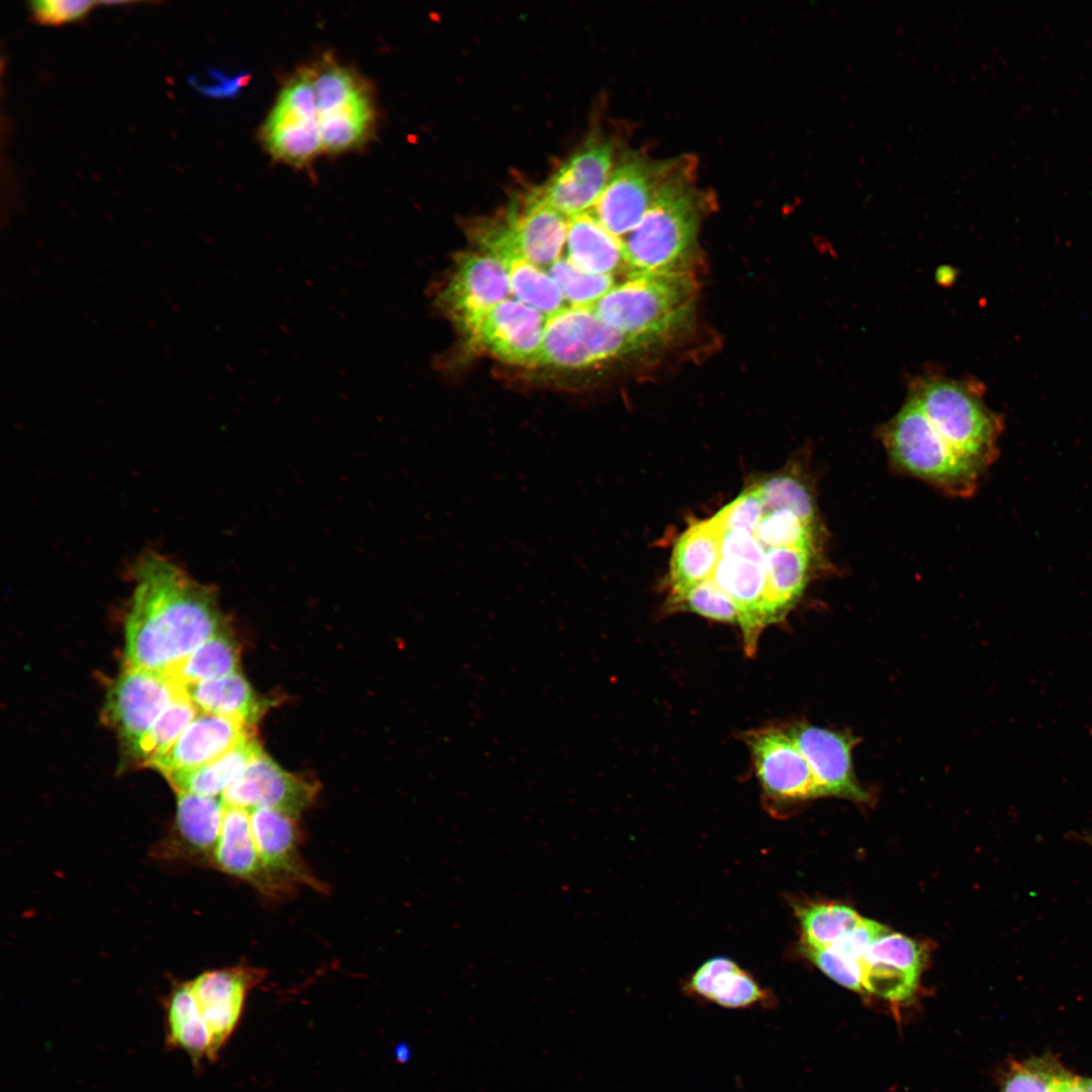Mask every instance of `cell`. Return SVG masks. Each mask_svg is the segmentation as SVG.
Masks as SVG:
<instances>
[{
	"label": "cell",
	"mask_w": 1092,
	"mask_h": 1092,
	"mask_svg": "<svg viewBox=\"0 0 1092 1092\" xmlns=\"http://www.w3.org/2000/svg\"><path fill=\"white\" fill-rule=\"evenodd\" d=\"M125 620V667L167 673L224 629L216 590L170 558L148 551L133 565Z\"/></svg>",
	"instance_id": "1"
},
{
	"label": "cell",
	"mask_w": 1092,
	"mask_h": 1092,
	"mask_svg": "<svg viewBox=\"0 0 1092 1092\" xmlns=\"http://www.w3.org/2000/svg\"><path fill=\"white\" fill-rule=\"evenodd\" d=\"M696 162L679 157L645 214L623 241L631 272L686 270L708 194L696 184Z\"/></svg>",
	"instance_id": "2"
},
{
	"label": "cell",
	"mask_w": 1092,
	"mask_h": 1092,
	"mask_svg": "<svg viewBox=\"0 0 1092 1092\" xmlns=\"http://www.w3.org/2000/svg\"><path fill=\"white\" fill-rule=\"evenodd\" d=\"M984 392L977 380L926 374L911 381L907 397L957 454L985 474L1000 454L1004 420L986 404Z\"/></svg>",
	"instance_id": "3"
},
{
	"label": "cell",
	"mask_w": 1092,
	"mask_h": 1092,
	"mask_svg": "<svg viewBox=\"0 0 1092 1092\" xmlns=\"http://www.w3.org/2000/svg\"><path fill=\"white\" fill-rule=\"evenodd\" d=\"M694 300L687 270L630 272L590 307L612 329L653 346L688 324Z\"/></svg>",
	"instance_id": "4"
},
{
	"label": "cell",
	"mask_w": 1092,
	"mask_h": 1092,
	"mask_svg": "<svg viewBox=\"0 0 1092 1092\" xmlns=\"http://www.w3.org/2000/svg\"><path fill=\"white\" fill-rule=\"evenodd\" d=\"M879 436L892 466L938 491L970 497L984 473L957 454L908 397Z\"/></svg>",
	"instance_id": "5"
},
{
	"label": "cell",
	"mask_w": 1092,
	"mask_h": 1092,
	"mask_svg": "<svg viewBox=\"0 0 1092 1092\" xmlns=\"http://www.w3.org/2000/svg\"><path fill=\"white\" fill-rule=\"evenodd\" d=\"M320 118L324 154L362 148L376 126L372 90L364 78L332 55L309 65Z\"/></svg>",
	"instance_id": "6"
},
{
	"label": "cell",
	"mask_w": 1092,
	"mask_h": 1092,
	"mask_svg": "<svg viewBox=\"0 0 1092 1092\" xmlns=\"http://www.w3.org/2000/svg\"><path fill=\"white\" fill-rule=\"evenodd\" d=\"M649 347L606 325L590 306H566L547 317L536 365L585 368Z\"/></svg>",
	"instance_id": "7"
},
{
	"label": "cell",
	"mask_w": 1092,
	"mask_h": 1092,
	"mask_svg": "<svg viewBox=\"0 0 1092 1092\" xmlns=\"http://www.w3.org/2000/svg\"><path fill=\"white\" fill-rule=\"evenodd\" d=\"M261 139L277 161L304 167L324 154L315 93L309 67L283 85L268 114Z\"/></svg>",
	"instance_id": "8"
},
{
	"label": "cell",
	"mask_w": 1092,
	"mask_h": 1092,
	"mask_svg": "<svg viewBox=\"0 0 1092 1092\" xmlns=\"http://www.w3.org/2000/svg\"><path fill=\"white\" fill-rule=\"evenodd\" d=\"M183 693L166 673L125 667L107 691L103 720L116 732L127 753L135 757L144 735Z\"/></svg>",
	"instance_id": "9"
},
{
	"label": "cell",
	"mask_w": 1092,
	"mask_h": 1092,
	"mask_svg": "<svg viewBox=\"0 0 1092 1092\" xmlns=\"http://www.w3.org/2000/svg\"><path fill=\"white\" fill-rule=\"evenodd\" d=\"M511 292L508 269L482 253H461L439 303L454 324L475 342L486 315Z\"/></svg>",
	"instance_id": "10"
},
{
	"label": "cell",
	"mask_w": 1092,
	"mask_h": 1092,
	"mask_svg": "<svg viewBox=\"0 0 1092 1092\" xmlns=\"http://www.w3.org/2000/svg\"><path fill=\"white\" fill-rule=\"evenodd\" d=\"M678 158L658 161L639 152L624 153L590 211L612 234L627 236L645 214Z\"/></svg>",
	"instance_id": "11"
},
{
	"label": "cell",
	"mask_w": 1092,
	"mask_h": 1092,
	"mask_svg": "<svg viewBox=\"0 0 1092 1092\" xmlns=\"http://www.w3.org/2000/svg\"><path fill=\"white\" fill-rule=\"evenodd\" d=\"M615 150L613 139L592 134L538 188L542 200L568 218L589 211L614 170Z\"/></svg>",
	"instance_id": "12"
},
{
	"label": "cell",
	"mask_w": 1092,
	"mask_h": 1092,
	"mask_svg": "<svg viewBox=\"0 0 1092 1092\" xmlns=\"http://www.w3.org/2000/svg\"><path fill=\"white\" fill-rule=\"evenodd\" d=\"M746 743L768 797L777 801L820 797L813 772L788 732L777 728L753 730L746 735Z\"/></svg>",
	"instance_id": "13"
},
{
	"label": "cell",
	"mask_w": 1092,
	"mask_h": 1092,
	"mask_svg": "<svg viewBox=\"0 0 1092 1092\" xmlns=\"http://www.w3.org/2000/svg\"><path fill=\"white\" fill-rule=\"evenodd\" d=\"M806 758L819 790V796L842 797L864 802L868 793L857 783L852 766L853 735L797 723L788 730Z\"/></svg>",
	"instance_id": "14"
},
{
	"label": "cell",
	"mask_w": 1092,
	"mask_h": 1092,
	"mask_svg": "<svg viewBox=\"0 0 1092 1092\" xmlns=\"http://www.w3.org/2000/svg\"><path fill=\"white\" fill-rule=\"evenodd\" d=\"M315 786L295 777L261 751L221 795L226 806L270 808L295 819L314 800Z\"/></svg>",
	"instance_id": "15"
},
{
	"label": "cell",
	"mask_w": 1092,
	"mask_h": 1092,
	"mask_svg": "<svg viewBox=\"0 0 1092 1092\" xmlns=\"http://www.w3.org/2000/svg\"><path fill=\"white\" fill-rule=\"evenodd\" d=\"M503 212L521 258L540 268L559 259L569 219L545 203L538 188L516 194Z\"/></svg>",
	"instance_id": "16"
},
{
	"label": "cell",
	"mask_w": 1092,
	"mask_h": 1092,
	"mask_svg": "<svg viewBox=\"0 0 1092 1092\" xmlns=\"http://www.w3.org/2000/svg\"><path fill=\"white\" fill-rule=\"evenodd\" d=\"M261 980L259 970L234 967L204 972L189 982L216 1060L240 1022L249 991Z\"/></svg>",
	"instance_id": "17"
},
{
	"label": "cell",
	"mask_w": 1092,
	"mask_h": 1092,
	"mask_svg": "<svg viewBox=\"0 0 1092 1092\" xmlns=\"http://www.w3.org/2000/svg\"><path fill=\"white\" fill-rule=\"evenodd\" d=\"M547 316L518 299H505L482 322L475 343L502 361L536 365Z\"/></svg>",
	"instance_id": "18"
},
{
	"label": "cell",
	"mask_w": 1092,
	"mask_h": 1092,
	"mask_svg": "<svg viewBox=\"0 0 1092 1092\" xmlns=\"http://www.w3.org/2000/svg\"><path fill=\"white\" fill-rule=\"evenodd\" d=\"M250 726L234 718L200 712L173 746L151 767L168 779L205 765L251 735Z\"/></svg>",
	"instance_id": "19"
},
{
	"label": "cell",
	"mask_w": 1092,
	"mask_h": 1092,
	"mask_svg": "<svg viewBox=\"0 0 1092 1092\" xmlns=\"http://www.w3.org/2000/svg\"><path fill=\"white\" fill-rule=\"evenodd\" d=\"M250 820L262 863L283 893L294 884L313 886L315 880L299 856L296 819L275 809L256 808L250 811Z\"/></svg>",
	"instance_id": "20"
},
{
	"label": "cell",
	"mask_w": 1092,
	"mask_h": 1092,
	"mask_svg": "<svg viewBox=\"0 0 1092 1092\" xmlns=\"http://www.w3.org/2000/svg\"><path fill=\"white\" fill-rule=\"evenodd\" d=\"M711 579L735 604L745 651L753 654L761 631L770 624L764 563L720 557Z\"/></svg>",
	"instance_id": "21"
},
{
	"label": "cell",
	"mask_w": 1092,
	"mask_h": 1092,
	"mask_svg": "<svg viewBox=\"0 0 1092 1092\" xmlns=\"http://www.w3.org/2000/svg\"><path fill=\"white\" fill-rule=\"evenodd\" d=\"M766 599L770 624L783 621L801 599L813 574L827 567L824 551L775 547L765 551Z\"/></svg>",
	"instance_id": "22"
},
{
	"label": "cell",
	"mask_w": 1092,
	"mask_h": 1092,
	"mask_svg": "<svg viewBox=\"0 0 1092 1092\" xmlns=\"http://www.w3.org/2000/svg\"><path fill=\"white\" fill-rule=\"evenodd\" d=\"M212 859L219 870L250 882L264 894L276 896L283 893L262 863L252 834L250 811L247 809L224 805L220 833L212 851Z\"/></svg>",
	"instance_id": "23"
},
{
	"label": "cell",
	"mask_w": 1092,
	"mask_h": 1092,
	"mask_svg": "<svg viewBox=\"0 0 1092 1092\" xmlns=\"http://www.w3.org/2000/svg\"><path fill=\"white\" fill-rule=\"evenodd\" d=\"M720 557V529L714 517L693 521L672 549L669 595L711 578Z\"/></svg>",
	"instance_id": "24"
},
{
	"label": "cell",
	"mask_w": 1092,
	"mask_h": 1092,
	"mask_svg": "<svg viewBox=\"0 0 1092 1092\" xmlns=\"http://www.w3.org/2000/svg\"><path fill=\"white\" fill-rule=\"evenodd\" d=\"M690 994L727 1008H744L768 1001L767 992L735 962L724 957L710 959L692 975Z\"/></svg>",
	"instance_id": "25"
},
{
	"label": "cell",
	"mask_w": 1092,
	"mask_h": 1092,
	"mask_svg": "<svg viewBox=\"0 0 1092 1092\" xmlns=\"http://www.w3.org/2000/svg\"><path fill=\"white\" fill-rule=\"evenodd\" d=\"M566 243L567 259L586 273L613 276L627 266L623 242L592 211L569 217Z\"/></svg>",
	"instance_id": "26"
},
{
	"label": "cell",
	"mask_w": 1092,
	"mask_h": 1092,
	"mask_svg": "<svg viewBox=\"0 0 1092 1092\" xmlns=\"http://www.w3.org/2000/svg\"><path fill=\"white\" fill-rule=\"evenodd\" d=\"M165 1043L187 1054L198 1068L216 1060L209 1029L198 1009L189 982L174 987L165 1003Z\"/></svg>",
	"instance_id": "27"
},
{
	"label": "cell",
	"mask_w": 1092,
	"mask_h": 1092,
	"mask_svg": "<svg viewBox=\"0 0 1092 1092\" xmlns=\"http://www.w3.org/2000/svg\"><path fill=\"white\" fill-rule=\"evenodd\" d=\"M183 689L200 712L234 718L248 726L257 722L264 711L265 704L238 671Z\"/></svg>",
	"instance_id": "28"
},
{
	"label": "cell",
	"mask_w": 1092,
	"mask_h": 1092,
	"mask_svg": "<svg viewBox=\"0 0 1092 1092\" xmlns=\"http://www.w3.org/2000/svg\"><path fill=\"white\" fill-rule=\"evenodd\" d=\"M261 751L260 745L251 734L211 762L190 771L171 776L167 780L176 793L187 792L217 797L222 795Z\"/></svg>",
	"instance_id": "29"
},
{
	"label": "cell",
	"mask_w": 1092,
	"mask_h": 1092,
	"mask_svg": "<svg viewBox=\"0 0 1092 1092\" xmlns=\"http://www.w3.org/2000/svg\"><path fill=\"white\" fill-rule=\"evenodd\" d=\"M764 511L788 510L810 524H822L816 492L807 470L794 462L754 483Z\"/></svg>",
	"instance_id": "30"
},
{
	"label": "cell",
	"mask_w": 1092,
	"mask_h": 1092,
	"mask_svg": "<svg viewBox=\"0 0 1092 1092\" xmlns=\"http://www.w3.org/2000/svg\"><path fill=\"white\" fill-rule=\"evenodd\" d=\"M238 663V647L223 629L202 643L166 674L178 686L184 688L237 672Z\"/></svg>",
	"instance_id": "31"
},
{
	"label": "cell",
	"mask_w": 1092,
	"mask_h": 1092,
	"mask_svg": "<svg viewBox=\"0 0 1092 1092\" xmlns=\"http://www.w3.org/2000/svg\"><path fill=\"white\" fill-rule=\"evenodd\" d=\"M794 909L802 930L801 944L815 948L832 945L862 918L851 907L833 902L798 903Z\"/></svg>",
	"instance_id": "32"
},
{
	"label": "cell",
	"mask_w": 1092,
	"mask_h": 1092,
	"mask_svg": "<svg viewBox=\"0 0 1092 1092\" xmlns=\"http://www.w3.org/2000/svg\"><path fill=\"white\" fill-rule=\"evenodd\" d=\"M177 825L181 836L192 847L213 851L217 842L224 805L216 797L177 792Z\"/></svg>",
	"instance_id": "33"
},
{
	"label": "cell",
	"mask_w": 1092,
	"mask_h": 1092,
	"mask_svg": "<svg viewBox=\"0 0 1092 1092\" xmlns=\"http://www.w3.org/2000/svg\"><path fill=\"white\" fill-rule=\"evenodd\" d=\"M754 536L766 550L775 547H802L824 551L823 524H810L788 510L764 512Z\"/></svg>",
	"instance_id": "34"
},
{
	"label": "cell",
	"mask_w": 1092,
	"mask_h": 1092,
	"mask_svg": "<svg viewBox=\"0 0 1092 1092\" xmlns=\"http://www.w3.org/2000/svg\"><path fill=\"white\" fill-rule=\"evenodd\" d=\"M511 292L516 298L547 317L565 307L563 294L554 279L540 267L519 258L507 265Z\"/></svg>",
	"instance_id": "35"
},
{
	"label": "cell",
	"mask_w": 1092,
	"mask_h": 1092,
	"mask_svg": "<svg viewBox=\"0 0 1092 1092\" xmlns=\"http://www.w3.org/2000/svg\"><path fill=\"white\" fill-rule=\"evenodd\" d=\"M199 713L185 692L177 697L142 738L134 757L138 762L151 767L173 746Z\"/></svg>",
	"instance_id": "36"
},
{
	"label": "cell",
	"mask_w": 1092,
	"mask_h": 1092,
	"mask_svg": "<svg viewBox=\"0 0 1092 1092\" xmlns=\"http://www.w3.org/2000/svg\"><path fill=\"white\" fill-rule=\"evenodd\" d=\"M665 607L669 612L686 611L716 622L739 623L735 604L711 578L669 595Z\"/></svg>",
	"instance_id": "37"
},
{
	"label": "cell",
	"mask_w": 1092,
	"mask_h": 1092,
	"mask_svg": "<svg viewBox=\"0 0 1092 1092\" xmlns=\"http://www.w3.org/2000/svg\"><path fill=\"white\" fill-rule=\"evenodd\" d=\"M548 274L570 306H592L615 285L613 276L586 273L563 258L549 267Z\"/></svg>",
	"instance_id": "38"
},
{
	"label": "cell",
	"mask_w": 1092,
	"mask_h": 1092,
	"mask_svg": "<svg viewBox=\"0 0 1092 1092\" xmlns=\"http://www.w3.org/2000/svg\"><path fill=\"white\" fill-rule=\"evenodd\" d=\"M861 964L884 965L919 979L923 949L913 939L888 930L873 942Z\"/></svg>",
	"instance_id": "39"
},
{
	"label": "cell",
	"mask_w": 1092,
	"mask_h": 1092,
	"mask_svg": "<svg viewBox=\"0 0 1092 1092\" xmlns=\"http://www.w3.org/2000/svg\"><path fill=\"white\" fill-rule=\"evenodd\" d=\"M1061 1066L1052 1059L1035 1058L1012 1067L1000 1092H1054Z\"/></svg>",
	"instance_id": "40"
},
{
	"label": "cell",
	"mask_w": 1092,
	"mask_h": 1092,
	"mask_svg": "<svg viewBox=\"0 0 1092 1092\" xmlns=\"http://www.w3.org/2000/svg\"><path fill=\"white\" fill-rule=\"evenodd\" d=\"M802 953L839 985L864 993L861 965L847 960L832 947L815 948L801 944Z\"/></svg>",
	"instance_id": "41"
},
{
	"label": "cell",
	"mask_w": 1092,
	"mask_h": 1092,
	"mask_svg": "<svg viewBox=\"0 0 1092 1092\" xmlns=\"http://www.w3.org/2000/svg\"><path fill=\"white\" fill-rule=\"evenodd\" d=\"M764 512L759 491L754 484H751L721 509L714 518L722 529L754 534Z\"/></svg>",
	"instance_id": "42"
},
{
	"label": "cell",
	"mask_w": 1092,
	"mask_h": 1092,
	"mask_svg": "<svg viewBox=\"0 0 1092 1092\" xmlns=\"http://www.w3.org/2000/svg\"><path fill=\"white\" fill-rule=\"evenodd\" d=\"M102 4V1L91 0H33L27 3L32 21L49 26L79 21Z\"/></svg>",
	"instance_id": "43"
},
{
	"label": "cell",
	"mask_w": 1092,
	"mask_h": 1092,
	"mask_svg": "<svg viewBox=\"0 0 1092 1092\" xmlns=\"http://www.w3.org/2000/svg\"><path fill=\"white\" fill-rule=\"evenodd\" d=\"M888 930L884 925L862 917L855 927L842 935L830 947L849 961L861 965L873 942Z\"/></svg>",
	"instance_id": "44"
},
{
	"label": "cell",
	"mask_w": 1092,
	"mask_h": 1092,
	"mask_svg": "<svg viewBox=\"0 0 1092 1092\" xmlns=\"http://www.w3.org/2000/svg\"><path fill=\"white\" fill-rule=\"evenodd\" d=\"M719 529L721 557L741 558L764 563L766 550L758 542L754 534L740 530H725L720 526Z\"/></svg>",
	"instance_id": "45"
},
{
	"label": "cell",
	"mask_w": 1092,
	"mask_h": 1092,
	"mask_svg": "<svg viewBox=\"0 0 1092 1092\" xmlns=\"http://www.w3.org/2000/svg\"><path fill=\"white\" fill-rule=\"evenodd\" d=\"M1054 1092H1087L1081 1077L1074 1076L1061 1068L1054 1082Z\"/></svg>",
	"instance_id": "46"
},
{
	"label": "cell",
	"mask_w": 1092,
	"mask_h": 1092,
	"mask_svg": "<svg viewBox=\"0 0 1092 1092\" xmlns=\"http://www.w3.org/2000/svg\"><path fill=\"white\" fill-rule=\"evenodd\" d=\"M1075 836H1077L1081 841H1085L1087 844H1089L1092 847V834L1091 833L1085 832V833H1081V834H1075Z\"/></svg>",
	"instance_id": "47"
},
{
	"label": "cell",
	"mask_w": 1092,
	"mask_h": 1092,
	"mask_svg": "<svg viewBox=\"0 0 1092 1092\" xmlns=\"http://www.w3.org/2000/svg\"><path fill=\"white\" fill-rule=\"evenodd\" d=\"M1082 1084L1086 1088L1087 1092H1092V1078H1082Z\"/></svg>",
	"instance_id": "48"
}]
</instances>
